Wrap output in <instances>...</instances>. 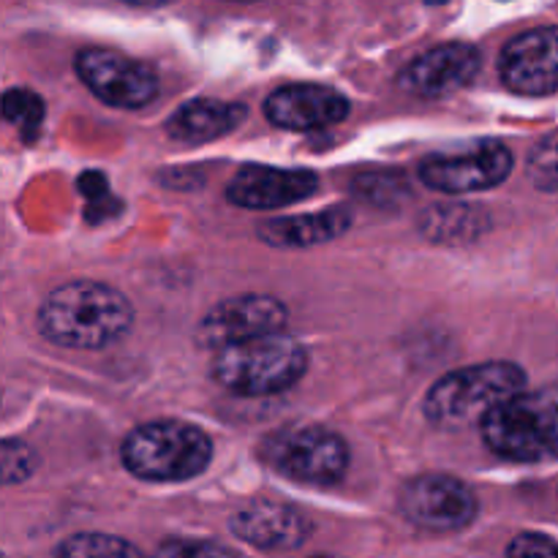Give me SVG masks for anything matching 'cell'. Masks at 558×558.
<instances>
[{
  "mask_svg": "<svg viewBox=\"0 0 558 558\" xmlns=\"http://www.w3.org/2000/svg\"><path fill=\"white\" fill-rule=\"evenodd\" d=\"M3 114L20 129V134L31 140L44 120V101L33 90L16 87L3 96Z\"/></svg>",
  "mask_w": 558,
  "mask_h": 558,
  "instance_id": "ffe728a7",
  "label": "cell"
},
{
  "mask_svg": "<svg viewBox=\"0 0 558 558\" xmlns=\"http://www.w3.org/2000/svg\"><path fill=\"white\" fill-rule=\"evenodd\" d=\"M120 456L134 477L150 483H185L210 466L213 441L196 425L156 420L131 430Z\"/></svg>",
  "mask_w": 558,
  "mask_h": 558,
  "instance_id": "3957f363",
  "label": "cell"
},
{
  "mask_svg": "<svg viewBox=\"0 0 558 558\" xmlns=\"http://www.w3.org/2000/svg\"><path fill=\"white\" fill-rule=\"evenodd\" d=\"M245 120L243 104L216 101V98H196L183 104L178 112L169 118L167 134L169 140L185 142V145H202L218 136L229 134Z\"/></svg>",
  "mask_w": 558,
  "mask_h": 558,
  "instance_id": "2e32d148",
  "label": "cell"
},
{
  "mask_svg": "<svg viewBox=\"0 0 558 558\" xmlns=\"http://www.w3.org/2000/svg\"><path fill=\"white\" fill-rule=\"evenodd\" d=\"M153 558H238L229 548L207 539H167Z\"/></svg>",
  "mask_w": 558,
  "mask_h": 558,
  "instance_id": "603a6c76",
  "label": "cell"
},
{
  "mask_svg": "<svg viewBox=\"0 0 558 558\" xmlns=\"http://www.w3.org/2000/svg\"><path fill=\"white\" fill-rule=\"evenodd\" d=\"M401 512L420 529L456 532L474 521L477 499L461 480L447 477V474H425L403 485Z\"/></svg>",
  "mask_w": 558,
  "mask_h": 558,
  "instance_id": "30bf717a",
  "label": "cell"
},
{
  "mask_svg": "<svg viewBox=\"0 0 558 558\" xmlns=\"http://www.w3.org/2000/svg\"><path fill=\"white\" fill-rule=\"evenodd\" d=\"M349 227H352V216L343 207H330V210L305 213V216L265 221L256 232L267 245H276V248H311V245L341 238Z\"/></svg>",
  "mask_w": 558,
  "mask_h": 558,
  "instance_id": "e0dca14e",
  "label": "cell"
},
{
  "mask_svg": "<svg viewBox=\"0 0 558 558\" xmlns=\"http://www.w3.org/2000/svg\"><path fill=\"white\" fill-rule=\"evenodd\" d=\"M480 428L496 456L523 463L554 461L558 458V387L510 398Z\"/></svg>",
  "mask_w": 558,
  "mask_h": 558,
  "instance_id": "5b68a950",
  "label": "cell"
},
{
  "mask_svg": "<svg viewBox=\"0 0 558 558\" xmlns=\"http://www.w3.org/2000/svg\"><path fill=\"white\" fill-rule=\"evenodd\" d=\"M319 189V178L308 169H278L248 163L227 185V199L245 210H278L294 205Z\"/></svg>",
  "mask_w": 558,
  "mask_h": 558,
  "instance_id": "4fadbf2b",
  "label": "cell"
},
{
  "mask_svg": "<svg viewBox=\"0 0 558 558\" xmlns=\"http://www.w3.org/2000/svg\"><path fill=\"white\" fill-rule=\"evenodd\" d=\"M349 112V98L325 85H287L265 98L267 120L289 131L327 129L347 120Z\"/></svg>",
  "mask_w": 558,
  "mask_h": 558,
  "instance_id": "5bb4252c",
  "label": "cell"
},
{
  "mask_svg": "<svg viewBox=\"0 0 558 558\" xmlns=\"http://www.w3.org/2000/svg\"><path fill=\"white\" fill-rule=\"evenodd\" d=\"M507 558H558V543L545 534H521L507 548Z\"/></svg>",
  "mask_w": 558,
  "mask_h": 558,
  "instance_id": "cb8c5ba5",
  "label": "cell"
},
{
  "mask_svg": "<svg viewBox=\"0 0 558 558\" xmlns=\"http://www.w3.org/2000/svg\"><path fill=\"white\" fill-rule=\"evenodd\" d=\"M526 374L515 363H483L441 376L428 390L423 412L441 430L483 425L501 403L521 396Z\"/></svg>",
  "mask_w": 558,
  "mask_h": 558,
  "instance_id": "7a4b0ae2",
  "label": "cell"
},
{
  "mask_svg": "<svg viewBox=\"0 0 558 558\" xmlns=\"http://www.w3.org/2000/svg\"><path fill=\"white\" fill-rule=\"evenodd\" d=\"M74 69L87 90L109 107L142 109L158 96L156 71L114 49H82L74 60Z\"/></svg>",
  "mask_w": 558,
  "mask_h": 558,
  "instance_id": "ba28073f",
  "label": "cell"
},
{
  "mask_svg": "<svg viewBox=\"0 0 558 558\" xmlns=\"http://www.w3.org/2000/svg\"><path fill=\"white\" fill-rule=\"evenodd\" d=\"M134 325V308L118 289L71 281L52 289L38 308V330L65 349H107Z\"/></svg>",
  "mask_w": 558,
  "mask_h": 558,
  "instance_id": "6da1fadb",
  "label": "cell"
},
{
  "mask_svg": "<svg viewBox=\"0 0 558 558\" xmlns=\"http://www.w3.org/2000/svg\"><path fill=\"white\" fill-rule=\"evenodd\" d=\"M512 153L499 140H480L420 163V180L439 194H477L496 189L512 172Z\"/></svg>",
  "mask_w": 558,
  "mask_h": 558,
  "instance_id": "52a82bcc",
  "label": "cell"
},
{
  "mask_svg": "<svg viewBox=\"0 0 558 558\" xmlns=\"http://www.w3.org/2000/svg\"><path fill=\"white\" fill-rule=\"evenodd\" d=\"M36 452L20 439H5L0 447V472H3L5 485L25 483L36 469Z\"/></svg>",
  "mask_w": 558,
  "mask_h": 558,
  "instance_id": "7402d4cb",
  "label": "cell"
},
{
  "mask_svg": "<svg viewBox=\"0 0 558 558\" xmlns=\"http://www.w3.org/2000/svg\"><path fill=\"white\" fill-rule=\"evenodd\" d=\"M262 456L276 472L314 488L341 483L349 469V447L338 434L325 428H294L276 434L262 447Z\"/></svg>",
  "mask_w": 558,
  "mask_h": 558,
  "instance_id": "8992f818",
  "label": "cell"
},
{
  "mask_svg": "<svg viewBox=\"0 0 558 558\" xmlns=\"http://www.w3.org/2000/svg\"><path fill=\"white\" fill-rule=\"evenodd\" d=\"M526 172L529 180L539 191H554V194H558V131L534 145V150L529 153Z\"/></svg>",
  "mask_w": 558,
  "mask_h": 558,
  "instance_id": "44dd1931",
  "label": "cell"
},
{
  "mask_svg": "<svg viewBox=\"0 0 558 558\" xmlns=\"http://www.w3.org/2000/svg\"><path fill=\"white\" fill-rule=\"evenodd\" d=\"M308 368V352L287 332L254 338L216 352L213 379L238 396H276L298 385Z\"/></svg>",
  "mask_w": 558,
  "mask_h": 558,
  "instance_id": "277c9868",
  "label": "cell"
},
{
  "mask_svg": "<svg viewBox=\"0 0 558 558\" xmlns=\"http://www.w3.org/2000/svg\"><path fill=\"white\" fill-rule=\"evenodd\" d=\"M54 558H142L140 550L112 534H74L54 548Z\"/></svg>",
  "mask_w": 558,
  "mask_h": 558,
  "instance_id": "d6986e66",
  "label": "cell"
},
{
  "mask_svg": "<svg viewBox=\"0 0 558 558\" xmlns=\"http://www.w3.org/2000/svg\"><path fill=\"white\" fill-rule=\"evenodd\" d=\"M499 76L512 93L548 96L558 90V25L534 27L505 47Z\"/></svg>",
  "mask_w": 558,
  "mask_h": 558,
  "instance_id": "8fae6325",
  "label": "cell"
},
{
  "mask_svg": "<svg viewBox=\"0 0 558 558\" xmlns=\"http://www.w3.org/2000/svg\"><path fill=\"white\" fill-rule=\"evenodd\" d=\"M483 54L472 44H441L428 49L403 69L401 87L425 98H441L472 85L480 74Z\"/></svg>",
  "mask_w": 558,
  "mask_h": 558,
  "instance_id": "7c38bea8",
  "label": "cell"
},
{
  "mask_svg": "<svg viewBox=\"0 0 558 558\" xmlns=\"http://www.w3.org/2000/svg\"><path fill=\"white\" fill-rule=\"evenodd\" d=\"M283 325H287V308L281 300L267 294H240L207 311L196 327V343L221 352L234 343L276 336Z\"/></svg>",
  "mask_w": 558,
  "mask_h": 558,
  "instance_id": "9c48e42d",
  "label": "cell"
},
{
  "mask_svg": "<svg viewBox=\"0 0 558 558\" xmlns=\"http://www.w3.org/2000/svg\"><path fill=\"white\" fill-rule=\"evenodd\" d=\"M232 532L259 550H294L311 537V521L278 501H251L232 515Z\"/></svg>",
  "mask_w": 558,
  "mask_h": 558,
  "instance_id": "9a60e30c",
  "label": "cell"
},
{
  "mask_svg": "<svg viewBox=\"0 0 558 558\" xmlns=\"http://www.w3.org/2000/svg\"><path fill=\"white\" fill-rule=\"evenodd\" d=\"M488 229V213L472 205H434L420 216V232L430 243H472Z\"/></svg>",
  "mask_w": 558,
  "mask_h": 558,
  "instance_id": "ac0fdd59",
  "label": "cell"
}]
</instances>
